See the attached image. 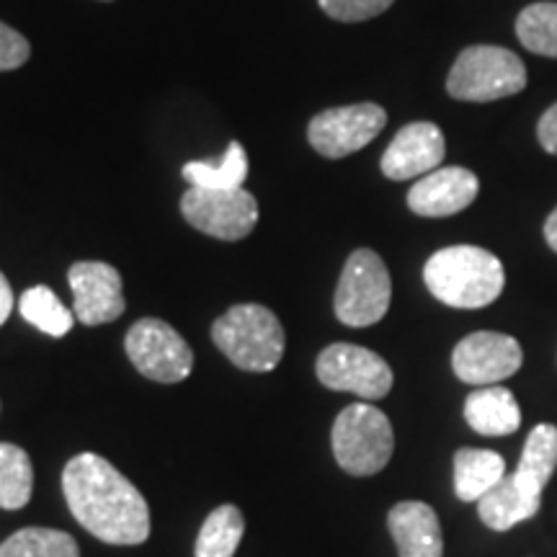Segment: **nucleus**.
Listing matches in <instances>:
<instances>
[{"mask_svg": "<svg viewBox=\"0 0 557 557\" xmlns=\"http://www.w3.org/2000/svg\"><path fill=\"white\" fill-rule=\"evenodd\" d=\"M315 372L329 389L354 393L364 400H382L393 389V369L364 346L333 344L323 348Z\"/></svg>", "mask_w": 557, "mask_h": 557, "instance_id": "obj_9", "label": "nucleus"}, {"mask_svg": "<svg viewBox=\"0 0 557 557\" xmlns=\"http://www.w3.org/2000/svg\"><path fill=\"white\" fill-rule=\"evenodd\" d=\"M11 310H13V292H11L9 278H5L3 271H0V325L9 320Z\"/></svg>", "mask_w": 557, "mask_h": 557, "instance_id": "obj_29", "label": "nucleus"}, {"mask_svg": "<svg viewBox=\"0 0 557 557\" xmlns=\"http://www.w3.org/2000/svg\"><path fill=\"white\" fill-rule=\"evenodd\" d=\"M557 468V429L553 423H540L527 436L524 451H521L517 475L519 483H524L532 491L542 493L553 478Z\"/></svg>", "mask_w": 557, "mask_h": 557, "instance_id": "obj_20", "label": "nucleus"}, {"mask_svg": "<svg viewBox=\"0 0 557 557\" xmlns=\"http://www.w3.org/2000/svg\"><path fill=\"white\" fill-rule=\"evenodd\" d=\"M194 189H243L248 176V156L240 143H230L220 160H191L181 171Z\"/></svg>", "mask_w": 557, "mask_h": 557, "instance_id": "obj_19", "label": "nucleus"}, {"mask_svg": "<svg viewBox=\"0 0 557 557\" xmlns=\"http://www.w3.org/2000/svg\"><path fill=\"white\" fill-rule=\"evenodd\" d=\"M542 506V493L519 483L517 475H506L478 500V513L493 532H508L521 521L532 519Z\"/></svg>", "mask_w": 557, "mask_h": 557, "instance_id": "obj_16", "label": "nucleus"}, {"mask_svg": "<svg viewBox=\"0 0 557 557\" xmlns=\"http://www.w3.org/2000/svg\"><path fill=\"white\" fill-rule=\"evenodd\" d=\"M519 41L529 52L557 60V3H532L517 18Z\"/></svg>", "mask_w": 557, "mask_h": 557, "instance_id": "obj_25", "label": "nucleus"}, {"mask_svg": "<svg viewBox=\"0 0 557 557\" xmlns=\"http://www.w3.org/2000/svg\"><path fill=\"white\" fill-rule=\"evenodd\" d=\"M62 493L73 517L107 545H143L150 537V508L143 493L109 459L94 451L62 470Z\"/></svg>", "mask_w": 557, "mask_h": 557, "instance_id": "obj_1", "label": "nucleus"}, {"mask_svg": "<svg viewBox=\"0 0 557 557\" xmlns=\"http://www.w3.org/2000/svg\"><path fill=\"white\" fill-rule=\"evenodd\" d=\"M387 527L400 557H442L444 534L436 511L423 500H403L387 513Z\"/></svg>", "mask_w": 557, "mask_h": 557, "instance_id": "obj_15", "label": "nucleus"}, {"mask_svg": "<svg viewBox=\"0 0 557 557\" xmlns=\"http://www.w3.org/2000/svg\"><path fill=\"white\" fill-rule=\"evenodd\" d=\"M331 444L338 468L348 475H377L393 457V423L380 408L369 406V403H354L341 410L333 423Z\"/></svg>", "mask_w": 557, "mask_h": 557, "instance_id": "obj_4", "label": "nucleus"}, {"mask_svg": "<svg viewBox=\"0 0 557 557\" xmlns=\"http://www.w3.org/2000/svg\"><path fill=\"white\" fill-rule=\"evenodd\" d=\"M181 214L199 233L218 240H243L259 222V201L246 189H191L181 197Z\"/></svg>", "mask_w": 557, "mask_h": 557, "instance_id": "obj_8", "label": "nucleus"}, {"mask_svg": "<svg viewBox=\"0 0 557 557\" xmlns=\"http://www.w3.org/2000/svg\"><path fill=\"white\" fill-rule=\"evenodd\" d=\"M537 137L542 148L557 156V103L542 114V120L537 124Z\"/></svg>", "mask_w": 557, "mask_h": 557, "instance_id": "obj_28", "label": "nucleus"}, {"mask_svg": "<svg viewBox=\"0 0 557 557\" xmlns=\"http://www.w3.org/2000/svg\"><path fill=\"white\" fill-rule=\"evenodd\" d=\"M506 478V462L491 449H459L455 455V493L459 500H480Z\"/></svg>", "mask_w": 557, "mask_h": 557, "instance_id": "obj_18", "label": "nucleus"}, {"mask_svg": "<svg viewBox=\"0 0 557 557\" xmlns=\"http://www.w3.org/2000/svg\"><path fill=\"white\" fill-rule=\"evenodd\" d=\"M465 418L483 436H508L521 426V410L511 389L487 385L468 395Z\"/></svg>", "mask_w": 557, "mask_h": 557, "instance_id": "obj_17", "label": "nucleus"}, {"mask_svg": "<svg viewBox=\"0 0 557 557\" xmlns=\"http://www.w3.org/2000/svg\"><path fill=\"white\" fill-rule=\"evenodd\" d=\"M318 3L331 18L357 24V21H369L385 13L395 0H318Z\"/></svg>", "mask_w": 557, "mask_h": 557, "instance_id": "obj_26", "label": "nucleus"}, {"mask_svg": "<svg viewBox=\"0 0 557 557\" xmlns=\"http://www.w3.org/2000/svg\"><path fill=\"white\" fill-rule=\"evenodd\" d=\"M447 156V139L434 122H413L393 137L382 156V173L389 181H410L436 171Z\"/></svg>", "mask_w": 557, "mask_h": 557, "instance_id": "obj_13", "label": "nucleus"}, {"mask_svg": "<svg viewBox=\"0 0 557 557\" xmlns=\"http://www.w3.org/2000/svg\"><path fill=\"white\" fill-rule=\"evenodd\" d=\"M423 282L438 302L457 310H480L500 297L506 271L498 256L478 246L436 250L423 267Z\"/></svg>", "mask_w": 557, "mask_h": 557, "instance_id": "obj_2", "label": "nucleus"}, {"mask_svg": "<svg viewBox=\"0 0 557 557\" xmlns=\"http://www.w3.org/2000/svg\"><path fill=\"white\" fill-rule=\"evenodd\" d=\"M524 364V351L513 336L496 331H478L462 338L451 354V369L468 385H496L517 374Z\"/></svg>", "mask_w": 557, "mask_h": 557, "instance_id": "obj_11", "label": "nucleus"}, {"mask_svg": "<svg viewBox=\"0 0 557 557\" xmlns=\"http://www.w3.org/2000/svg\"><path fill=\"white\" fill-rule=\"evenodd\" d=\"M124 348H127V357L137 372L152 382H160V385H176L191 374V346L165 320H137L127 331Z\"/></svg>", "mask_w": 557, "mask_h": 557, "instance_id": "obj_7", "label": "nucleus"}, {"mask_svg": "<svg viewBox=\"0 0 557 557\" xmlns=\"http://www.w3.org/2000/svg\"><path fill=\"white\" fill-rule=\"evenodd\" d=\"M29 54L32 47L24 34H18L16 29H11V26H5L3 21H0V73H3V70L21 67L29 60Z\"/></svg>", "mask_w": 557, "mask_h": 557, "instance_id": "obj_27", "label": "nucleus"}, {"mask_svg": "<svg viewBox=\"0 0 557 557\" xmlns=\"http://www.w3.org/2000/svg\"><path fill=\"white\" fill-rule=\"evenodd\" d=\"M527 88V67L519 54L504 47L475 45L459 52L447 78L451 99L487 103L517 96Z\"/></svg>", "mask_w": 557, "mask_h": 557, "instance_id": "obj_5", "label": "nucleus"}, {"mask_svg": "<svg viewBox=\"0 0 557 557\" xmlns=\"http://www.w3.org/2000/svg\"><path fill=\"white\" fill-rule=\"evenodd\" d=\"M34 491V468L24 449L0 442V508L18 511L29 504Z\"/></svg>", "mask_w": 557, "mask_h": 557, "instance_id": "obj_22", "label": "nucleus"}, {"mask_svg": "<svg viewBox=\"0 0 557 557\" xmlns=\"http://www.w3.org/2000/svg\"><path fill=\"white\" fill-rule=\"evenodd\" d=\"M70 289L75 299V318L83 325L114 323L124 315L122 276L120 271L101 261H78L70 267Z\"/></svg>", "mask_w": 557, "mask_h": 557, "instance_id": "obj_12", "label": "nucleus"}, {"mask_svg": "<svg viewBox=\"0 0 557 557\" xmlns=\"http://www.w3.org/2000/svg\"><path fill=\"white\" fill-rule=\"evenodd\" d=\"M545 240H547V246L557 253V207H555V212L549 214L547 222H545Z\"/></svg>", "mask_w": 557, "mask_h": 557, "instance_id": "obj_30", "label": "nucleus"}, {"mask_svg": "<svg viewBox=\"0 0 557 557\" xmlns=\"http://www.w3.org/2000/svg\"><path fill=\"white\" fill-rule=\"evenodd\" d=\"M18 310L26 323H32L34 329H39L41 333L54 338L67 336L75 323L73 312L62 305V299L50 287L26 289L18 299Z\"/></svg>", "mask_w": 557, "mask_h": 557, "instance_id": "obj_24", "label": "nucleus"}, {"mask_svg": "<svg viewBox=\"0 0 557 557\" xmlns=\"http://www.w3.org/2000/svg\"><path fill=\"white\" fill-rule=\"evenodd\" d=\"M480 191V181L472 171L449 165L421 176L410 186L408 207L421 218H451L468 209Z\"/></svg>", "mask_w": 557, "mask_h": 557, "instance_id": "obj_14", "label": "nucleus"}, {"mask_svg": "<svg viewBox=\"0 0 557 557\" xmlns=\"http://www.w3.org/2000/svg\"><path fill=\"white\" fill-rule=\"evenodd\" d=\"M246 521L238 506L225 504L209 513L205 527L199 529L197 537V557H235V549L240 547Z\"/></svg>", "mask_w": 557, "mask_h": 557, "instance_id": "obj_21", "label": "nucleus"}, {"mask_svg": "<svg viewBox=\"0 0 557 557\" xmlns=\"http://www.w3.org/2000/svg\"><path fill=\"white\" fill-rule=\"evenodd\" d=\"M212 341L225 357L246 372H271L284 357V329L263 305H235L214 320Z\"/></svg>", "mask_w": 557, "mask_h": 557, "instance_id": "obj_3", "label": "nucleus"}, {"mask_svg": "<svg viewBox=\"0 0 557 557\" xmlns=\"http://www.w3.org/2000/svg\"><path fill=\"white\" fill-rule=\"evenodd\" d=\"M393 282L385 261L374 250L359 248L348 256L336 287V318L348 329H367L387 315Z\"/></svg>", "mask_w": 557, "mask_h": 557, "instance_id": "obj_6", "label": "nucleus"}, {"mask_svg": "<svg viewBox=\"0 0 557 557\" xmlns=\"http://www.w3.org/2000/svg\"><path fill=\"white\" fill-rule=\"evenodd\" d=\"M387 111L377 103H354L320 111L312 116L308 139L323 158L338 160L367 148L374 137L385 129Z\"/></svg>", "mask_w": 557, "mask_h": 557, "instance_id": "obj_10", "label": "nucleus"}, {"mask_svg": "<svg viewBox=\"0 0 557 557\" xmlns=\"http://www.w3.org/2000/svg\"><path fill=\"white\" fill-rule=\"evenodd\" d=\"M0 557H81V547L60 529L26 527L0 545Z\"/></svg>", "mask_w": 557, "mask_h": 557, "instance_id": "obj_23", "label": "nucleus"}]
</instances>
